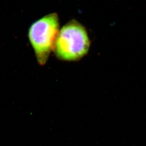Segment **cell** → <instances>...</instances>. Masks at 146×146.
<instances>
[{
	"label": "cell",
	"instance_id": "cell-1",
	"mask_svg": "<svg viewBox=\"0 0 146 146\" xmlns=\"http://www.w3.org/2000/svg\"><path fill=\"white\" fill-rule=\"evenodd\" d=\"M90 46L86 29L78 21L73 20L59 31L53 51L60 60L78 61L87 54Z\"/></svg>",
	"mask_w": 146,
	"mask_h": 146
},
{
	"label": "cell",
	"instance_id": "cell-2",
	"mask_svg": "<svg viewBox=\"0 0 146 146\" xmlns=\"http://www.w3.org/2000/svg\"><path fill=\"white\" fill-rule=\"evenodd\" d=\"M60 31L57 14L50 13L32 24L28 35L39 65L48 61Z\"/></svg>",
	"mask_w": 146,
	"mask_h": 146
}]
</instances>
